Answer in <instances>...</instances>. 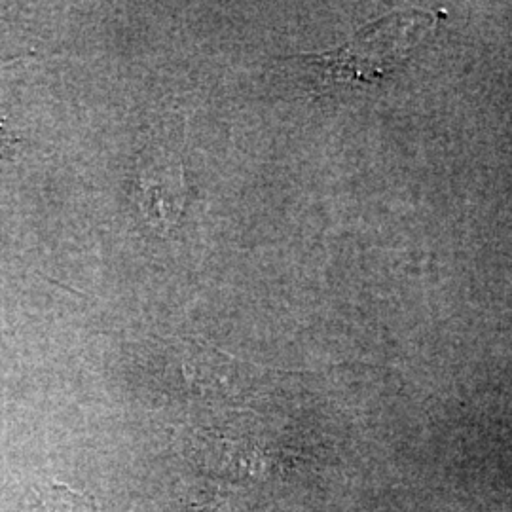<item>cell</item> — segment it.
Listing matches in <instances>:
<instances>
[{
    "mask_svg": "<svg viewBox=\"0 0 512 512\" xmlns=\"http://www.w3.org/2000/svg\"><path fill=\"white\" fill-rule=\"evenodd\" d=\"M433 23L435 19L420 10L393 12L366 25L342 48L298 55L294 61L311 69L330 86L376 84L403 65Z\"/></svg>",
    "mask_w": 512,
    "mask_h": 512,
    "instance_id": "6da1fadb",
    "label": "cell"
},
{
    "mask_svg": "<svg viewBox=\"0 0 512 512\" xmlns=\"http://www.w3.org/2000/svg\"><path fill=\"white\" fill-rule=\"evenodd\" d=\"M139 200L143 213L156 228L169 230L177 224L184 207L183 171L179 165L154 164L139 177Z\"/></svg>",
    "mask_w": 512,
    "mask_h": 512,
    "instance_id": "7a4b0ae2",
    "label": "cell"
},
{
    "mask_svg": "<svg viewBox=\"0 0 512 512\" xmlns=\"http://www.w3.org/2000/svg\"><path fill=\"white\" fill-rule=\"evenodd\" d=\"M8 145H12V135L4 128H0V154L8 148Z\"/></svg>",
    "mask_w": 512,
    "mask_h": 512,
    "instance_id": "3957f363",
    "label": "cell"
}]
</instances>
